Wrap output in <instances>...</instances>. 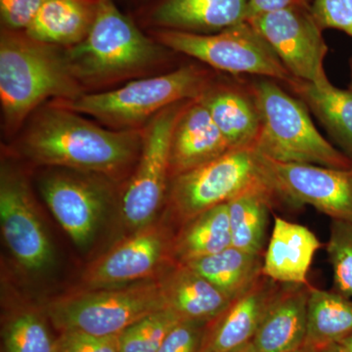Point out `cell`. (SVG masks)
<instances>
[{"label": "cell", "instance_id": "1", "mask_svg": "<svg viewBox=\"0 0 352 352\" xmlns=\"http://www.w3.org/2000/svg\"><path fill=\"white\" fill-rule=\"evenodd\" d=\"M143 134L108 129L50 101L11 139L10 150L36 166L117 179L138 164Z\"/></svg>", "mask_w": 352, "mask_h": 352}, {"label": "cell", "instance_id": "2", "mask_svg": "<svg viewBox=\"0 0 352 352\" xmlns=\"http://www.w3.org/2000/svg\"><path fill=\"white\" fill-rule=\"evenodd\" d=\"M72 75L85 94L164 73L173 51L155 41L122 13L113 0H99L91 31L82 43L64 48Z\"/></svg>", "mask_w": 352, "mask_h": 352}, {"label": "cell", "instance_id": "3", "mask_svg": "<svg viewBox=\"0 0 352 352\" xmlns=\"http://www.w3.org/2000/svg\"><path fill=\"white\" fill-rule=\"evenodd\" d=\"M83 94L69 72L64 47L25 31L0 29V105L6 138H15L44 104L76 100Z\"/></svg>", "mask_w": 352, "mask_h": 352}, {"label": "cell", "instance_id": "4", "mask_svg": "<svg viewBox=\"0 0 352 352\" xmlns=\"http://www.w3.org/2000/svg\"><path fill=\"white\" fill-rule=\"evenodd\" d=\"M197 65L138 78L105 91L85 94L76 100L51 101L115 131H138L157 113L176 103L196 100L212 82Z\"/></svg>", "mask_w": 352, "mask_h": 352}, {"label": "cell", "instance_id": "5", "mask_svg": "<svg viewBox=\"0 0 352 352\" xmlns=\"http://www.w3.org/2000/svg\"><path fill=\"white\" fill-rule=\"evenodd\" d=\"M251 94L261 116V131L254 147L259 154L283 163L352 168L351 157L322 135L300 98L267 78L254 82Z\"/></svg>", "mask_w": 352, "mask_h": 352}, {"label": "cell", "instance_id": "6", "mask_svg": "<svg viewBox=\"0 0 352 352\" xmlns=\"http://www.w3.org/2000/svg\"><path fill=\"white\" fill-rule=\"evenodd\" d=\"M166 307L160 281L94 289L54 300L45 315L60 333L78 331L95 336L119 335L139 319Z\"/></svg>", "mask_w": 352, "mask_h": 352}, {"label": "cell", "instance_id": "7", "mask_svg": "<svg viewBox=\"0 0 352 352\" xmlns=\"http://www.w3.org/2000/svg\"><path fill=\"white\" fill-rule=\"evenodd\" d=\"M146 32L173 52L194 58L214 69L275 78L289 85L296 80L249 21L212 34L166 30Z\"/></svg>", "mask_w": 352, "mask_h": 352}, {"label": "cell", "instance_id": "8", "mask_svg": "<svg viewBox=\"0 0 352 352\" xmlns=\"http://www.w3.org/2000/svg\"><path fill=\"white\" fill-rule=\"evenodd\" d=\"M265 183L258 152L254 148L230 150L214 161L171 178L166 200L173 214L185 223Z\"/></svg>", "mask_w": 352, "mask_h": 352}, {"label": "cell", "instance_id": "9", "mask_svg": "<svg viewBox=\"0 0 352 352\" xmlns=\"http://www.w3.org/2000/svg\"><path fill=\"white\" fill-rule=\"evenodd\" d=\"M190 101L164 109L143 129V145L120 201L126 223L135 228L150 226L168 198L170 145L178 118Z\"/></svg>", "mask_w": 352, "mask_h": 352}, {"label": "cell", "instance_id": "10", "mask_svg": "<svg viewBox=\"0 0 352 352\" xmlns=\"http://www.w3.org/2000/svg\"><path fill=\"white\" fill-rule=\"evenodd\" d=\"M258 155L264 183L275 201L311 206L332 219L352 221V168L283 163Z\"/></svg>", "mask_w": 352, "mask_h": 352}, {"label": "cell", "instance_id": "11", "mask_svg": "<svg viewBox=\"0 0 352 352\" xmlns=\"http://www.w3.org/2000/svg\"><path fill=\"white\" fill-rule=\"evenodd\" d=\"M109 177L50 168L39 178L41 196L78 247L89 245L111 200Z\"/></svg>", "mask_w": 352, "mask_h": 352}, {"label": "cell", "instance_id": "12", "mask_svg": "<svg viewBox=\"0 0 352 352\" xmlns=\"http://www.w3.org/2000/svg\"><path fill=\"white\" fill-rule=\"evenodd\" d=\"M249 22L296 80L318 85L330 82L324 67L328 46L310 6L264 14Z\"/></svg>", "mask_w": 352, "mask_h": 352}, {"label": "cell", "instance_id": "13", "mask_svg": "<svg viewBox=\"0 0 352 352\" xmlns=\"http://www.w3.org/2000/svg\"><path fill=\"white\" fill-rule=\"evenodd\" d=\"M0 223L9 251L23 267L39 271L53 258L29 182L20 168L4 159L0 170Z\"/></svg>", "mask_w": 352, "mask_h": 352}, {"label": "cell", "instance_id": "14", "mask_svg": "<svg viewBox=\"0 0 352 352\" xmlns=\"http://www.w3.org/2000/svg\"><path fill=\"white\" fill-rule=\"evenodd\" d=\"M250 0H150L134 20L145 32L212 34L247 21Z\"/></svg>", "mask_w": 352, "mask_h": 352}, {"label": "cell", "instance_id": "15", "mask_svg": "<svg viewBox=\"0 0 352 352\" xmlns=\"http://www.w3.org/2000/svg\"><path fill=\"white\" fill-rule=\"evenodd\" d=\"M170 245L164 228L150 224L95 261L85 273L83 281L92 289L142 281L161 265Z\"/></svg>", "mask_w": 352, "mask_h": 352}, {"label": "cell", "instance_id": "16", "mask_svg": "<svg viewBox=\"0 0 352 352\" xmlns=\"http://www.w3.org/2000/svg\"><path fill=\"white\" fill-rule=\"evenodd\" d=\"M230 150L200 98L190 101L178 118L171 134L170 180L214 161Z\"/></svg>", "mask_w": 352, "mask_h": 352}, {"label": "cell", "instance_id": "17", "mask_svg": "<svg viewBox=\"0 0 352 352\" xmlns=\"http://www.w3.org/2000/svg\"><path fill=\"white\" fill-rule=\"evenodd\" d=\"M311 287L280 284L252 340L256 352H287L305 346Z\"/></svg>", "mask_w": 352, "mask_h": 352}, {"label": "cell", "instance_id": "18", "mask_svg": "<svg viewBox=\"0 0 352 352\" xmlns=\"http://www.w3.org/2000/svg\"><path fill=\"white\" fill-rule=\"evenodd\" d=\"M280 283L261 276L212 322L203 352H238L252 344Z\"/></svg>", "mask_w": 352, "mask_h": 352}, {"label": "cell", "instance_id": "19", "mask_svg": "<svg viewBox=\"0 0 352 352\" xmlns=\"http://www.w3.org/2000/svg\"><path fill=\"white\" fill-rule=\"evenodd\" d=\"M320 240L307 226L275 215L263 252L264 276L280 284H308L307 275Z\"/></svg>", "mask_w": 352, "mask_h": 352}, {"label": "cell", "instance_id": "20", "mask_svg": "<svg viewBox=\"0 0 352 352\" xmlns=\"http://www.w3.org/2000/svg\"><path fill=\"white\" fill-rule=\"evenodd\" d=\"M231 150L254 148L261 116L252 94L212 80L200 97Z\"/></svg>", "mask_w": 352, "mask_h": 352}, {"label": "cell", "instance_id": "21", "mask_svg": "<svg viewBox=\"0 0 352 352\" xmlns=\"http://www.w3.org/2000/svg\"><path fill=\"white\" fill-rule=\"evenodd\" d=\"M161 283L166 307L182 320L214 322L233 302L185 264L177 263Z\"/></svg>", "mask_w": 352, "mask_h": 352}, {"label": "cell", "instance_id": "22", "mask_svg": "<svg viewBox=\"0 0 352 352\" xmlns=\"http://www.w3.org/2000/svg\"><path fill=\"white\" fill-rule=\"evenodd\" d=\"M99 0H45L25 32L60 47L85 41L94 27Z\"/></svg>", "mask_w": 352, "mask_h": 352}, {"label": "cell", "instance_id": "23", "mask_svg": "<svg viewBox=\"0 0 352 352\" xmlns=\"http://www.w3.org/2000/svg\"><path fill=\"white\" fill-rule=\"evenodd\" d=\"M182 264L206 278L232 300L245 293L263 275V254H251L233 245Z\"/></svg>", "mask_w": 352, "mask_h": 352}, {"label": "cell", "instance_id": "24", "mask_svg": "<svg viewBox=\"0 0 352 352\" xmlns=\"http://www.w3.org/2000/svg\"><path fill=\"white\" fill-rule=\"evenodd\" d=\"M289 87L352 160V90L340 89L331 82L318 85L300 80Z\"/></svg>", "mask_w": 352, "mask_h": 352}, {"label": "cell", "instance_id": "25", "mask_svg": "<svg viewBox=\"0 0 352 352\" xmlns=\"http://www.w3.org/2000/svg\"><path fill=\"white\" fill-rule=\"evenodd\" d=\"M232 245L228 205L221 204L183 223L171 252L176 263L212 256Z\"/></svg>", "mask_w": 352, "mask_h": 352}, {"label": "cell", "instance_id": "26", "mask_svg": "<svg viewBox=\"0 0 352 352\" xmlns=\"http://www.w3.org/2000/svg\"><path fill=\"white\" fill-rule=\"evenodd\" d=\"M274 203L265 185L247 190L227 203L233 247L263 254L268 217Z\"/></svg>", "mask_w": 352, "mask_h": 352}, {"label": "cell", "instance_id": "27", "mask_svg": "<svg viewBox=\"0 0 352 352\" xmlns=\"http://www.w3.org/2000/svg\"><path fill=\"white\" fill-rule=\"evenodd\" d=\"M352 335V298L336 291L310 289L305 344L320 349Z\"/></svg>", "mask_w": 352, "mask_h": 352}, {"label": "cell", "instance_id": "28", "mask_svg": "<svg viewBox=\"0 0 352 352\" xmlns=\"http://www.w3.org/2000/svg\"><path fill=\"white\" fill-rule=\"evenodd\" d=\"M4 352H55L56 339L36 311L16 314L3 329Z\"/></svg>", "mask_w": 352, "mask_h": 352}, {"label": "cell", "instance_id": "29", "mask_svg": "<svg viewBox=\"0 0 352 352\" xmlns=\"http://www.w3.org/2000/svg\"><path fill=\"white\" fill-rule=\"evenodd\" d=\"M182 319L170 308L139 319L118 336L120 352H157L166 336Z\"/></svg>", "mask_w": 352, "mask_h": 352}, {"label": "cell", "instance_id": "30", "mask_svg": "<svg viewBox=\"0 0 352 352\" xmlns=\"http://www.w3.org/2000/svg\"><path fill=\"white\" fill-rule=\"evenodd\" d=\"M333 291L352 298V221L332 219L327 243Z\"/></svg>", "mask_w": 352, "mask_h": 352}, {"label": "cell", "instance_id": "31", "mask_svg": "<svg viewBox=\"0 0 352 352\" xmlns=\"http://www.w3.org/2000/svg\"><path fill=\"white\" fill-rule=\"evenodd\" d=\"M210 324L212 322H178L157 352H203Z\"/></svg>", "mask_w": 352, "mask_h": 352}, {"label": "cell", "instance_id": "32", "mask_svg": "<svg viewBox=\"0 0 352 352\" xmlns=\"http://www.w3.org/2000/svg\"><path fill=\"white\" fill-rule=\"evenodd\" d=\"M322 29H336L352 38V0H312L310 6Z\"/></svg>", "mask_w": 352, "mask_h": 352}, {"label": "cell", "instance_id": "33", "mask_svg": "<svg viewBox=\"0 0 352 352\" xmlns=\"http://www.w3.org/2000/svg\"><path fill=\"white\" fill-rule=\"evenodd\" d=\"M118 336H95L66 331L56 339L55 352H120Z\"/></svg>", "mask_w": 352, "mask_h": 352}, {"label": "cell", "instance_id": "34", "mask_svg": "<svg viewBox=\"0 0 352 352\" xmlns=\"http://www.w3.org/2000/svg\"><path fill=\"white\" fill-rule=\"evenodd\" d=\"M45 0H0L1 29L25 31Z\"/></svg>", "mask_w": 352, "mask_h": 352}, {"label": "cell", "instance_id": "35", "mask_svg": "<svg viewBox=\"0 0 352 352\" xmlns=\"http://www.w3.org/2000/svg\"><path fill=\"white\" fill-rule=\"evenodd\" d=\"M312 0H250L247 21L264 14L276 12L296 6H310Z\"/></svg>", "mask_w": 352, "mask_h": 352}, {"label": "cell", "instance_id": "36", "mask_svg": "<svg viewBox=\"0 0 352 352\" xmlns=\"http://www.w3.org/2000/svg\"><path fill=\"white\" fill-rule=\"evenodd\" d=\"M318 349L319 352H352L342 342H333V344L322 346Z\"/></svg>", "mask_w": 352, "mask_h": 352}, {"label": "cell", "instance_id": "37", "mask_svg": "<svg viewBox=\"0 0 352 352\" xmlns=\"http://www.w3.org/2000/svg\"><path fill=\"white\" fill-rule=\"evenodd\" d=\"M342 344H344L347 347V349H349V351H352V335L349 336V337L346 338V339L342 340Z\"/></svg>", "mask_w": 352, "mask_h": 352}, {"label": "cell", "instance_id": "38", "mask_svg": "<svg viewBox=\"0 0 352 352\" xmlns=\"http://www.w3.org/2000/svg\"><path fill=\"white\" fill-rule=\"evenodd\" d=\"M303 352H319V349H316V347L310 346H307V344H305Z\"/></svg>", "mask_w": 352, "mask_h": 352}, {"label": "cell", "instance_id": "39", "mask_svg": "<svg viewBox=\"0 0 352 352\" xmlns=\"http://www.w3.org/2000/svg\"><path fill=\"white\" fill-rule=\"evenodd\" d=\"M238 352H256V351H254L252 344H250L249 346H245V349H241V351Z\"/></svg>", "mask_w": 352, "mask_h": 352}, {"label": "cell", "instance_id": "40", "mask_svg": "<svg viewBox=\"0 0 352 352\" xmlns=\"http://www.w3.org/2000/svg\"><path fill=\"white\" fill-rule=\"evenodd\" d=\"M349 69H351V82H349V89L352 90V56L351 58V61H349Z\"/></svg>", "mask_w": 352, "mask_h": 352}, {"label": "cell", "instance_id": "41", "mask_svg": "<svg viewBox=\"0 0 352 352\" xmlns=\"http://www.w3.org/2000/svg\"><path fill=\"white\" fill-rule=\"evenodd\" d=\"M133 2H138L139 4V6H144L145 3H147L148 1H150V0H132Z\"/></svg>", "mask_w": 352, "mask_h": 352}, {"label": "cell", "instance_id": "42", "mask_svg": "<svg viewBox=\"0 0 352 352\" xmlns=\"http://www.w3.org/2000/svg\"><path fill=\"white\" fill-rule=\"evenodd\" d=\"M305 346L302 347H300V349H295V351H287V352H303V349H305Z\"/></svg>", "mask_w": 352, "mask_h": 352}]
</instances>
